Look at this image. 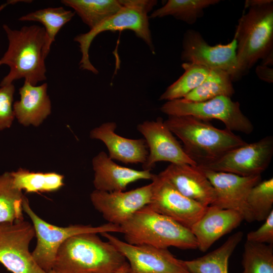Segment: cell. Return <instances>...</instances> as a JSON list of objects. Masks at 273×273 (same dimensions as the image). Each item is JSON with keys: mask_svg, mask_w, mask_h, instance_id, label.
Wrapping results in <instances>:
<instances>
[{"mask_svg": "<svg viewBox=\"0 0 273 273\" xmlns=\"http://www.w3.org/2000/svg\"><path fill=\"white\" fill-rule=\"evenodd\" d=\"M159 174L183 195L204 206L215 200L213 187L198 166L170 164Z\"/></svg>", "mask_w": 273, "mask_h": 273, "instance_id": "e0dca14e", "label": "cell"}, {"mask_svg": "<svg viewBox=\"0 0 273 273\" xmlns=\"http://www.w3.org/2000/svg\"><path fill=\"white\" fill-rule=\"evenodd\" d=\"M242 264V273H273V244L246 241Z\"/></svg>", "mask_w": 273, "mask_h": 273, "instance_id": "f546056e", "label": "cell"}, {"mask_svg": "<svg viewBox=\"0 0 273 273\" xmlns=\"http://www.w3.org/2000/svg\"><path fill=\"white\" fill-rule=\"evenodd\" d=\"M232 81L226 72L218 69H210L204 81L182 99L200 102L218 96L231 97L235 93Z\"/></svg>", "mask_w": 273, "mask_h": 273, "instance_id": "cb8c5ba5", "label": "cell"}, {"mask_svg": "<svg viewBox=\"0 0 273 273\" xmlns=\"http://www.w3.org/2000/svg\"><path fill=\"white\" fill-rule=\"evenodd\" d=\"M10 172L15 187L26 193L55 192L64 185V176L56 172H35L23 168Z\"/></svg>", "mask_w": 273, "mask_h": 273, "instance_id": "d4e9b609", "label": "cell"}, {"mask_svg": "<svg viewBox=\"0 0 273 273\" xmlns=\"http://www.w3.org/2000/svg\"><path fill=\"white\" fill-rule=\"evenodd\" d=\"M182 47L181 59L185 63L223 70L233 81L243 76L237 61L235 37L229 43L212 46L208 44L200 32L189 29L184 35Z\"/></svg>", "mask_w": 273, "mask_h": 273, "instance_id": "30bf717a", "label": "cell"}, {"mask_svg": "<svg viewBox=\"0 0 273 273\" xmlns=\"http://www.w3.org/2000/svg\"><path fill=\"white\" fill-rule=\"evenodd\" d=\"M272 155L273 137L266 136L256 142L234 148L215 161L199 167L242 176L261 175L268 167Z\"/></svg>", "mask_w": 273, "mask_h": 273, "instance_id": "7c38bea8", "label": "cell"}, {"mask_svg": "<svg viewBox=\"0 0 273 273\" xmlns=\"http://www.w3.org/2000/svg\"><path fill=\"white\" fill-rule=\"evenodd\" d=\"M48 84L33 85L24 81L19 88L20 99L13 104L15 117L24 126L39 125L51 113V102L47 94Z\"/></svg>", "mask_w": 273, "mask_h": 273, "instance_id": "44dd1931", "label": "cell"}, {"mask_svg": "<svg viewBox=\"0 0 273 273\" xmlns=\"http://www.w3.org/2000/svg\"><path fill=\"white\" fill-rule=\"evenodd\" d=\"M90 28L93 29L118 12L123 7L121 0H63Z\"/></svg>", "mask_w": 273, "mask_h": 273, "instance_id": "603a6c76", "label": "cell"}, {"mask_svg": "<svg viewBox=\"0 0 273 273\" xmlns=\"http://www.w3.org/2000/svg\"><path fill=\"white\" fill-rule=\"evenodd\" d=\"M243 220V216L237 211L214 205L207 206L190 229L196 238L197 248L206 252L221 237L239 226Z\"/></svg>", "mask_w": 273, "mask_h": 273, "instance_id": "ac0fdd59", "label": "cell"}, {"mask_svg": "<svg viewBox=\"0 0 273 273\" xmlns=\"http://www.w3.org/2000/svg\"><path fill=\"white\" fill-rule=\"evenodd\" d=\"M95 190L108 192L124 191L127 186L142 179L152 180L155 175L150 170H138L119 165L104 151L92 160Z\"/></svg>", "mask_w": 273, "mask_h": 273, "instance_id": "d6986e66", "label": "cell"}, {"mask_svg": "<svg viewBox=\"0 0 273 273\" xmlns=\"http://www.w3.org/2000/svg\"><path fill=\"white\" fill-rule=\"evenodd\" d=\"M164 122L183 142L187 155L199 167L209 164L247 143L226 128H217L208 121L191 116H168Z\"/></svg>", "mask_w": 273, "mask_h": 273, "instance_id": "7a4b0ae2", "label": "cell"}, {"mask_svg": "<svg viewBox=\"0 0 273 273\" xmlns=\"http://www.w3.org/2000/svg\"><path fill=\"white\" fill-rule=\"evenodd\" d=\"M97 233H83L67 239L59 248L53 270L57 273H113L126 261L108 241Z\"/></svg>", "mask_w": 273, "mask_h": 273, "instance_id": "3957f363", "label": "cell"}, {"mask_svg": "<svg viewBox=\"0 0 273 273\" xmlns=\"http://www.w3.org/2000/svg\"><path fill=\"white\" fill-rule=\"evenodd\" d=\"M160 110L168 116H191L205 121L217 119L232 132L250 134L254 129L251 121L242 113L240 103L229 97L218 96L200 102L176 99L167 101Z\"/></svg>", "mask_w": 273, "mask_h": 273, "instance_id": "ba28073f", "label": "cell"}, {"mask_svg": "<svg viewBox=\"0 0 273 273\" xmlns=\"http://www.w3.org/2000/svg\"><path fill=\"white\" fill-rule=\"evenodd\" d=\"M219 0H168L162 7L154 11L150 18L171 16L189 24H194L204 14V10L215 5Z\"/></svg>", "mask_w": 273, "mask_h": 273, "instance_id": "484cf974", "label": "cell"}, {"mask_svg": "<svg viewBox=\"0 0 273 273\" xmlns=\"http://www.w3.org/2000/svg\"><path fill=\"white\" fill-rule=\"evenodd\" d=\"M255 72L258 78L268 83L273 82V69L267 66L258 65L256 67Z\"/></svg>", "mask_w": 273, "mask_h": 273, "instance_id": "836d02e7", "label": "cell"}, {"mask_svg": "<svg viewBox=\"0 0 273 273\" xmlns=\"http://www.w3.org/2000/svg\"><path fill=\"white\" fill-rule=\"evenodd\" d=\"M122 8L116 14L106 19L85 33L76 35L74 40L79 44L81 53L79 68L97 74L98 70L89 60V49L94 38L99 33L107 31L129 30L142 39L154 53L148 14L157 5L154 0H121Z\"/></svg>", "mask_w": 273, "mask_h": 273, "instance_id": "8992f818", "label": "cell"}, {"mask_svg": "<svg viewBox=\"0 0 273 273\" xmlns=\"http://www.w3.org/2000/svg\"><path fill=\"white\" fill-rule=\"evenodd\" d=\"M125 242L132 245H148L168 249L197 248L191 230L174 220L150 208L148 205L135 212L120 225Z\"/></svg>", "mask_w": 273, "mask_h": 273, "instance_id": "277c9868", "label": "cell"}, {"mask_svg": "<svg viewBox=\"0 0 273 273\" xmlns=\"http://www.w3.org/2000/svg\"><path fill=\"white\" fill-rule=\"evenodd\" d=\"M247 202L254 221L264 220L273 210V178L261 180L254 186Z\"/></svg>", "mask_w": 273, "mask_h": 273, "instance_id": "4dcf8cb0", "label": "cell"}, {"mask_svg": "<svg viewBox=\"0 0 273 273\" xmlns=\"http://www.w3.org/2000/svg\"><path fill=\"white\" fill-rule=\"evenodd\" d=\"M24 197L22 191L14 186L10 172L0 175V223L24 220Z\"/></svg>", "mask_w": 273, "mask_h": 273, "instance_id": "4316f807", "label": "cell"}, {"mask_svg": "<svg viewBox=\"0 0 273 273\" xmlns=\"http://www.w3.org/2000/svg\"><path fill=\"white\" fill-rule=\"evenodd\" d=\"M116 127L114 122H105L90 131V138L103 142L112 160L125 164H144L149 153L145 140L123 137L115 132Z\"/></svg>", "mask_w": 273, "mask_h": 273, "instance_id": "ffe728a7", "label": "cell"}, {"mask_svg": "<svg viewBox=\"0 0 273 273\" xmlns=\"http://www.w3.org/2000/svg\"><path fill=\"white\" fill-rule=\"evenodd\" d=\"M152 183L128 191L108 192L95 190L90 194L94 208L110 223L120 225L151 199Z\"/></svg>", "mask_w": 273, "mask_h": 273, "instance_id": "9a60e30c", "label": "cell"}, {"mask_svg": "<svg viewBox=\"0 0 273 273\" xmlns=\"http://www.w3.org/2000/svg\"><path fill=\"white\" fill-rule=\"evenodd\" d=\"M248 9L239 19L234 35L242 75L259 59L273 55V2Z\"/></svg>", "mask_w": 273, "mask_h": 273, "instance_id": "5b68a950", "label": "cell"}, {"mask_svg": "<svg viewBox=\"0 0 273 273\" xmlns=\"http://www.w3.org/2000/svg\"><path fill=\"white\" fill-rule=\"evenodd\" d=\"M47 273H57V272L52 269Z\"/></svg>", "mask_w": 273, "mask_h": 273, "instance_id": "8d00e7d4", "label": "cell"}, {"mask_svg": "<svg viewBox=\"0 0 273 273\" xmlns=\"http://www.w3.org/2000/svg\"><path fill=\"white\" fill-rule=\"evenodd\" d=\"M35 236L34 226L29 221L0 223V262L12 273H47L29 249Z\"/></svg>", "mask_w": 273, "mask_h": 273, "instance_id": "9c48e42d", "label": "cell"}, {"mask_svg": "<svg viewBox=\"0 0 273 273\" xmlns=\"http://www.w3.org/2000/svg\"><path fill=\"white\" fill-rule=\"evenodd\" d=\"M262 225L257 230L247 235L246 241L265 244H273V210Z\"/></svg>", "mask_w": 273, "mask_h": 273, "instance_id": "d6a6232c", "label": "cell"}, {"mask_svg": "<svg viewBox=\"0 0 273 273\" xmlns=\"http://www.w3.org/2000/svg\"><path fill=\"white\" fill-rule=\"evenodd\" d=\"M24 212L27 214L34 226L37 243L31 252L37 265L47 273L52 270L60 246L69 238L78 234L104 232L121 233L120 225L107 223L99 226L72 224L58 226L40 217L31 208L25 196L23 201Z\"/></svg>", "mask_w": 273, "mask_h": 273, "instance_id": "52a82bcc", "label": "cell"}, {"mask_svg": "<svg viewBox=\"0 0 273 273\" xmlns=\"http://www.w3.org/2000/svg\"><path fill=\"white\" fill-rule=\"evenodd\" d=\"M243 237L242 232H237L217 249L192 260H181L182 263L190 273H228L229 259Z\"/></svg>", "mask_w": 273, "mask_h": 273, "instance_id": "7402d4cb", "label": "cell"}, {"mask_svg": "<svg viewBox=\"0 0 273 273\" xmlns=\"http://www.w3.org/2000/svg\"><path fill=\"white\" fill-rule=\"evenodd\" d=\"M100 234L127 260L129 273H190L181 260L177 259L168 249L130 244L110 233Z\"/></svg>", "mask_w": 273, "mask_h": 273, "instance_id": "8fae6325", "label": "cell"}, {"mask_svg": "<svg viewBox=\"0 0 273 273\" xmlns=\"http://www.w3.org/2000/svg\"><path fill=\"white\" fill-rule=\"evenodd\" d=\"M273 2L272 0H247L245 3V8H248L254 6L262 5Z\"/></svg>", "mask_w": 273, "mask_h": 273, "instance_id": "e575fe53", "label": "cell"}, {"mask_svg": "<svg viewBox=\"0 0 273 273\" xmlns=\"http://www.w3.org/2000/svg\"><path fill=\"white\" fill-rule=\"evenodd\" d=\"M15 90L13 83L0 86V131L10 128L14 119L13 102Z\"/></svg>", "mask_w": 273, "mask_h": 273, "instance_id": "1f68e13d", "label": "cell"}, {"mask_svg": "<svg viewBox=\"0 0 273 273\" xmlns=\"http://www.w3.org/2000/svg\"><path fill=\"white\" fill-rule=\"evenodd\" d=\"M75 14L74 12L67 10L62 7H49L24 15L18 20L21 21H36L44 26L47 39L46 47L47 56L58 32L72 19Z\"/></svg>", "mask_w": 273, "mask_h": 273, "instance_id": "83f0119b", "label": "cell"}, {"mask_svg": "<svg viewBox=\"0 0 273 273\" xmlns=\"http://www.w3.org/2000/svg\"><path fill=\"white\" fill-rule=\"evenodd\" d=\"M3 28L9 41L7 51L0 59V66L10 68L0 86L24 78L33 85L47 79L44 60L47 39L43 27L37 25L12 29L4 24Z\"/></svg>", "mask_w": 273, "mask_h": 273, "instance_id": "6da1fadb", "label": "cell"}, {"mask_svg": "<svg viewBox=\"0 0 273 273\" xmlns=\"http://www.w3.org/2000/svg\"><path fill=\"white\" fill-rule=\"evenodd\" d=\"M129 265L126 261L119 269L113 273H129Z\"/></svg>", "mask_w": 273, "mask_h": 273, "instance_id": "d590c367", "label": "cell"}, {"mask_svg": "<svg viewBox=\"0 0 273 273\" xmlns=\"http://www.w3.org/2000/svg\"><path fill=\"white\" fill-rule=\"evenodd\" d=\"M152 197L148 207L191 229L207 207L183 195L159 173L152 179Z\"/></svg>", "mask_w": 273, "mask_h": 273, "instance_id": "4fadbf2b", "label": "cell"}, {"mask_svg": "<svg viewBox=\"0 0 273 273\" xmlns=\"http://www.w3.org/2000/svg\"><path fill=\"white\" fill-rule=\"evenodd\" d=\"M200 168L215 191V200L211 205L237 211L242 214L245 220L254 221L247 199L250 190L261 180V175L242 176Z\"/></svg>", "mask_w": 273, "mask_h": 273, "instance_id": "2e32d148", "label": "cell"}, {"mask_svg": "<svg viewBox=\"0 0 273 273\" xmlns=\"http://www.w3.org/2000/svg\"><path fill=\"white\" fill-rule=\"evenodd\" d=\"M1 9H2L1 7H0V11H1Z\"/></svg>", "mask_w": 273, "mask_h": 273, "instance_id": "74e56055", "label": "cell"}, {"mask_svg": "<svg viewBox=\"0 0 273 273\" xmlns=\"http://www.w3.org/2000/svg\"><path fill=\"white\" fill-rule=\"evenodd\" d=\"M136 128L144 136L149 150L147 159L142 164L143 169L151 170L160 161L197 166L186 153L162 118L145 121L139 124Z\"/></svg>", "mask_w": 273, "mask_h": 273, "instance_id": "5bb4252c", "label": "cell"}, {"mask_svg": "<svg viewBox=\"0 0 273 273\" xmlns=\"http://www.w3.org/2000/svg\"><path fill=\"white\" fill-rule=\"evenodd\" d=\"M181 66L185 70L184 74L166 89L160 96V100L168 101L183 98L204 81L210 70L188 62L183 63Z\"/></svg>", "mask_w": 273, "mask_h": 273, "instance_id": "f1b7e54d", "label": "cell"}]
</instances>
